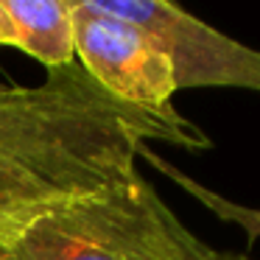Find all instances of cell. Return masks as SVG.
<instances>
[{
    "instance_id": "cell-1",
    "label": "cell",
    "mask_w": 260,
    "mask_h": 260,
    "mask_svg": "<svg viewBox=\"0 0 260 260\" xmlns=\"http://www.w3.org/2000/svg\"><path fill=\"white\" fill-rule=\"evenodd\" d=\"M148 140L210 148L193 120L118 101L79 62L34 87H0V235L56 204L137 179Z\"/></svg>"
},
{
    "instance_id": "cell-2",
    "label": "cell",
    "mask_w": 260,
    "mask_h": 260,
    "mask_svg": "<svg viewBox=\"0 0 260 260\" xmlns=\"http://www.w3.org/2000/svg\"><path fill=\"white\" fill-rule=\"evenodd\" d=\"M168 204L143 176L0 235V260H182Z\"/></svg>"
},
{
    "instance_id": "cell-3",
    "label": "cell",
    "mask_w": 260,
    "mask_h": 260,
    "mask_svg": "<svg viewBox=\"0 0 260 260\" xmlns=\"http://www.w3.org/2000/svg\"><path fill=\"white\" fill-rule=\"evenodd\" d=\"M107 12L143 28L171 59L176 90L260 92V51L221 34L168 0H101Z\"/></svg>"
},
{
    "instance_id": "cell-4",
    "label": "cell",
    "mask_w": 260,
    "mask_h": 260,
    "mask_svg": "<svg viewBox=\"0 0 260 260\" xmlns=\"http://www.w3.org/2000/svg\"><path fill=\"white\" fill-rule=\"evenodd\" d=\"M76 62L118 101L171 109L176 79L165 51L135 23L107 12L101 0H73Z\"/></svg>"
},
{
    "instance_id": "cell-5",
    "label": "cell",
    "mask_w": 260,
    "mask_h": 260,
    "mask_svg": "<svg viewBox=\"0 0 260 260\" xmlns=\"http://www.w3.org/2000/svg\"><path fill=\"white\" fill-rule=\"evenodd\" d=\"M3 9L14 25V48L48 70L76 64L73 0H3Z\"/></svg>"
},
{
    "instance_id": "cell-6",
    "label": "cell",
    "mask_w": 260,
    "mask_h": 260,
    "mask_svg": "<svg viewBox=\"0 0 260 260\" xmlns=\"http://www.w3.org/2000/svg\"><path fill=\"white\" fill-rule=\"evenodd\" d=\"M140 157L148 159V165H154V168L159 171V174H165L174 185H179L182 190L187 193V196H193L202 207H207L210 213L215 215V218L226 221V224H235L238 230H243V235H246V243H254L260 238V207H249V204H238L232 202V199L221 196V193L210 190V187H204L202 182H196L193 176H187L185 171H179L176 165H171L168 159H162L159 154H154L148 146L140 148Z\"/></svg>"
},
{
    "instance_id": "cell-7",
    "label": "cell",
    "mask_w": 260,
    "mask_h": 260,
    "mask_svg": "<svg viewBox=\"0 0 260 260\" xmlns=\"http://www.w3.org/2000/svg\"><path fill=\"white\" fill-rule=\"evenodd\" d=\"M174 238H176V243H179L182 260H232L230 252H215L213 246L199 241L179 218H174Z\"/></svg>"
},
{
    "instance_id": "cell-8",
    "label": "cell",
    "mask_w": 260,
    "mask_h": 260,
    "mask_svg": "<svg viewBox=\"0 0 260 260\" xmlns=\"http://www.w3.org/2000/svg\"><path fill=\"white\" fill-rule=\"evenodd\" d=\"M0 45L14 48V25H12V20H9L6 9H3V0H0Z\"/></svg>"
},
{
    "instance_id": "cell-9",
    "label": "cell",
    "mask_w": 260,
    "mask_h": 260,
    "mask_svg": "<svg viewBox=\"0 0 260 260\" xmlns=\"http://www.w3.org/2000/svg\"><path fill=\"white\" fill-rule=\"evenodd\" d=\"M232 260H249V257H243V254H232Z\"/></svg>"
}]
</instances>
